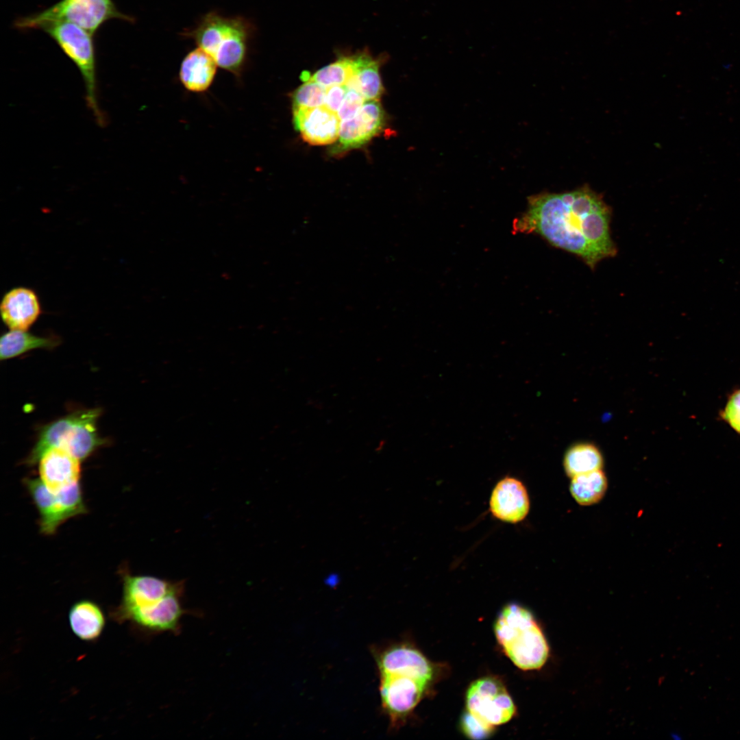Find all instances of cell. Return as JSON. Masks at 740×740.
Segmentation results:
<instances>
[{
    "label": "cell",
    "mask_w": 740,
    "mask_h": 740,
    "mask_svg": "<svg viewBox=\"0 0 740 740\" xmlns=\"http://www.w3.org/2000/svg\"><path fill=\"white\" fill-rule=\"evenodd\" d=\"M528 208L513 222L515 233H534L552 245L574 254L591 269L617 253L611 238V210L588 186L528 198Z\"/></svg>",
    "instance_id": "obj_1"
},
{
    "label": "cell",
    "mask_w": 740,
    "mask_h": 740,
    "mask_svg": "<svg viewBox=\"0 0 740 740\" xmlns=\"http://www.w3.org/2000/svg\"><path fill=\"white\" fill-rule=\"evenodd\" d=\"M184 592L183 581L125 572L121 603L111 616L119 623L129 621L149 634H176L188 613L182 602Z\"/></svg>",
    "instance_id": "obj_2"
},
{
    "label": "cell",
    "mask_w": 740,
    "mask_h": 740,
    "mask_svg": "<svg viewBox=\"0 0 740 740\" xmlns=\"http://www.w3.org/2000/svg\"><path fill=\"white\" fill-rule=\"evenodd\" d=\"M495 634L510 661L519 668H541L549 655L547 640L532 614L517 604L506 605L495 623Z\"/></svg>",
    "instance_id": "obj_3"
},
{
    "label": "cell",
    "mask_w": 740,
    "mask_h": 740,
    "mask_svg": "<svg viewBox=\"0 0 740 740\" xmlns=\"http://www.w3.org/2000/svg\"><path fill=\"white\" fill-rule=\"evenodd\" d=\"M99 415L98 408L77 411L45 426L26 464L38 463L42 454L53 447L66 450L80 461L86 458L104 443L96 428Z\"/></svg>",
    "instance_id": "obj_4"
},
{
    "label": "cell",
    "mask_w": 740,
    "mask_h": 740,
    "mask_svg": "<svg viewBox=\"0 0 740 740\" xmlns=\"http://www.w3.org/2000/svg\"><path fill=\"white\" fill-rule=\"evenodd\" d=\"M248 33L242 19L211 13L193 34L199 47L210 55L218 66L239 76L245 62Z\"/></svg>",
    "instance_id": "obj_5"
},
{
    "label": "cell",
    "mask_w": 740,
    "mask_h": 740,
    "mask_svg": "<svg viewBox=\"0 0 740 740\" xmlns=\"http://www.w3.org/2000/svg\"><path fill=\"white\" fill-rule=\"evenodd\" d=\"M40 29L55 41L77 67L84 82L87 106L97 124L104 126L106 119L99 108L97 94L93 34L73 23L63 21L46 23Z\"/></svg>",
    "instance_id": "obj_6"
},
{
    "label": "cell",
    "mask_w": 740,
    "mask_h": 740,
    "mask_svg": "<svg viewBox=\"0 0 740 740\" xmlns=\"http://www.w3.org/2000/svg\"><path fill=\"white\" fill-rule=\"evenodd\" d=\"M114 18L132 20L117 9L112 0H60L41 12L18 18L14 24L18 29L27 30L63 21L94 34L106 22Z\"/></svg>",
    "instance_id": "obj_7"
},
{
    "label": "cell",
    "mask_w": 740,
    "mask_h": 740,
    "mask_svg": "<svg viewBox=\"0 0 740 740\" xmlns=\"http://www.w3.org/2000/svg\"><path fill=\"white\" fill-rule=\"evenodd\" d=\"M380 708L391 730L404 725L422 699L429 682L408 672L379 673Z\"/></svg>",
    "instance_id": "obj_8"
},
{
    "label": "cell",
    "mask_w": 740,
    "mask_h": 740,
    "mask_svg": "<svg viewBox=\"0 0 740 740\" xmlns=\"http://www.w3.org/2000/svg\"><path fill=\"white\" fill-rule=\"evenodd\" d=\"M467 711L484 722L497 726L508 722L515 706L504 685L492 677L474 681L466 694Z\"/></svg>",
    "instance_id": "obj_9"
},
{
    "label": "cell",
    "mask_w": 740,
    "mask_h": 740,
    "mask_svg": "<svg viewBox=\"0 0 740 740\" xmlns=\"http://www.w3.org/2000/svg\"><path fill=\"white\" fill-rule=\"evenodd\" d=\"M385 113L377 100H366L356 114L341 121L338 143L334 153L361 147L382 132L385 126Z\"/></svg>",
    "instance_id": "obj_10"
},
{
    "label": "cell",
    "mask_w": 740,
    "mask_h": 740,
    "mask_svg": "<svg viewBox=\"0 0 740 740\" xmlns=\"http://www.w3.org/2000/svg\"><path fill=\"white\" fill-rule=\"evenodd\" d=\"M371 653L378 673L404 671L430 682L434 675L432 665L415 647L406 642H392L373 646Z\"/></svg>",
    "instance_id": "obj_11"
},
{
    "label": "cell",
    "mask_w": 740,
    "mask_h": 740,
    "mask_svg": "<svg viewBox=\"0 0 740 740\" xmlns=\"http://www.w3.org/2000/svg\"><path fill=\"white\" fill-rule=\"evenodd\" d=\"M292 110L295 128L306 142L325 145L338 138L341 121L336 112L325 106Z\"/></svg>",
    "instance_id": "obj_12"
},
{
    "label": "cell",
    "mask_w": 740,
    "mask_h": 740,
    "mask_svg": "<svg viewBox=\"0 0 740 740\" xmlns=\"http://www.w3.org/2000/svg\"><path fill=\"white\" fill-rule=\"evenodd\" d=\"M530 497L523 483L506 476L494 486L489 500V510L496 519L506 523L523 521L530 510Z\"/></svg>",
    "instance_id": "obj_13"
},
{
    "label": "cell",
    "mask_w": 740,
    "mask_h": 740,
    "mask_svg": "<svg viewBox=\"0 0 740 740\" xmlns=\"http://www.w3.org/2000/svg\"><path fill=\"white\" fill-rule=\"evenodd\" d=\"M0 311L3 323L10 330L26 331L38 319L42 310L34 290L17 286L4 294Z\"/></svg>",
    "instance_id": "obj_14"
},
{
    "label": "cell",
    "mask_w": 740,
    "mask_h": 740,
    "mask_svg": "<svg viewBox=\"0 0 740 740\" xmlns=\"http://www.w3.org/2000/svg\"><path fill=\"white\" fill-rule=\"evenodd\" d=\"M79 461L64 449H49L38 462L40 480L53 493L79 482Z\"/></svg>",
    "instance_id": "obj_15"
},
{
    "label": "cell",
    "mask_w": 740,
    "mask_h": 740,
    "mask_svg": "<svg viewBox=\"0 0 740 740\" xmlns=\"http://www.w3.org/2000/svg\"><path fill=\"white\" fill-rule=\"evenodd\" d=\"M217 66L214 58L198 47L183 59L179 72L180 82L190 92H205L214 82Z\"/></svg>",
    "instance_id": "obj_16"
},
{
    "label": "cell",
    "mask_w": 740,
    "mask_h": 740,
    "mask_svg": "<svg viewBox=\"0 0 740 740\" xmlns=\"http://www.w3.org/2000/svg\"><path fill=\"white\" fill-rule=\"evenodd\" d=\"M353 75L345 86L360 92L365 100L378 101L384 90L379 73L380 60L374 59L367 50L353 55Z\"/></svg>",
    "instance_id": "obj_17"
},
{
    "label": "cell",
    "mask_w": 740,
    "mask_h": 740,
    "mask_svg": "<svg viewBox=\"0 0 740 740\" xmlns=\"http://www.w3.org/2000/svg\"><path fill=\"white\" fill-rule=\"evenodd\" d=\"M23 482L38 509L40 532L48 535L55 533L66 521L55 493L40 478H26Z\"/></svg>",
    "instance_id": "obj_18"
},
{
    "label": "cell",
    "mask_w": 740,
    "mask_h": 740,
    "mask_svg": "<svg viewBox=\"0 0 740 740\" xmlns=\"http://www.w3.org/2000/svg\"><path fill=\"white\" fill-rule=\"evenodd\" d=\"M68 617L72 632L84 641L97 640L106 625L102 609L97 604L88 600L75 603L70 608Z\"/></svg>",
    "instance_id": "obj_19"
},
{
    "label": "cell",
    "mask_w": 740,
    "mask_h": 740,
    "mask_svg": "<svg viewBox=\"0 0 740 740\" xmlns=\"http://www.w3.org/2000/svg\"><path fill=\"white\" fill-rule=\"evenodd\" d=\"M58 344V339L36 336L25 330H10L3 334L0 341L1 360L17 356L36 348H52Z\"/></svg>",
    "instance_id": "obj_20"
},
{
    "label": "cell",
    "mask_w": 740,
    "mask_h": 740,
    "mask_svg": "<svg viewBox=\"0 0 740 740\" xmlns=\"http://www.w3.org/2000/svg\"><path fill=\"white\" fill-rule=\"evenodd\" d=\"M607 487L606 476L602 469H600L571 478L569 489L577 503L589 506L601 500Z\"/></svg>",
    "instance_id": "obj_21"
},
{
    "label": "cell",
    "mask_w": 740,
    "mask_h": 740,
    "mask_svg": "<svg viewBox=\"0 0 740 740\" xmlns=\"http://www.w3.org/2000/svg\"><path fill=\"white\" fill-rule=\"evenodd\" d=\"M602 465L603 458L600 451L591 443L572 445L566 452L564 458V468L570 478L602 469Z\"/></svg>",
    "instance_id": "obj_22"
},
{
    "label": "cell",
    "mask_w": 740,
    "mask_h": 740,
    "mask_svg": "<svg viewBox=\"0 0 740 740\" xmlns=\"http://www.w3.org/2000/svg\"><path fill=\"white\" fill-rule=\"evenodd\" d=\"M354 73L353 55L341 56L335 62L317 70L312 75L304 72L301 79L313 80L328 88L335 85H345Z\"/></svg>",
    "instance_id": "obj_23"
},
{
    "label": "cell",
    "mask_w": 740,
    "mask_h": 740,
    "mask_svg": "<svg viewBox=\"0 0 740 740\" xmlns=\"http://www.w3.org/2000/svg\"><path fill=\"white\" fill-rule=\"evenodd\" d=\"M304 82L291 94L292 109L325 106L327 88L309 79Z\"/></svg>",
    "instance_id": "obj_24"
},
{
    "label": "cell",
    "mask_w": 740,
    "mask_h": 740,
    "mask_svg": "<svg viewBox=\"0 0 740 740\" xmlns=\"http://www.w3.org/2000/svg\"><path fill=\"white\" fill-rule=\"evenodd\" d=\"M719 417L740 436V388L735 389L728 396L724 408L719 412Z\"/></svg>",
    "instance_id": "obj_25"
},
{
    "label": "cell",
    "mask_w": 740,
    "mask_h": 740,
    "mask_svg": "<svg viewBox=\"0 0 740 740\" xmlns=\"http://www.w3.org/2000/svg\"><path fill=\"white\" fill-rule=\"evenodd\" d=\"M460 726L463 732L473 739L488 737L493 732L494 727L474 716L468 711L461 718Z\"/></svg>",
    "instance_id": "obj_26"
},
{
    "label": "cell",
    "mask_w": 740,
    "mask_h": 740,
    "mask_svg": "<svg viewBox=\"0 0 740 740\" xmlns=\"http://www.w3.org/2000/svg\"><path fill=\"white\" fill-rule=\"evenodd\" d=\"M363 96L354 89L347 88L341 106L336 112L341 121L354 116L365 102Z\"/></svg>",
    "instance_id": "obj_27"
},
{
    "label": "cell",
    "mask_w": 740,
    "mask_h": 740,
    "mask_svg": "<svg viewBox=\"0 0 740 740\" xmlns=\"http://www.w3.org/2000/svg\"><path fill=\"white\" fill-rule=\"evenodd\" d=\"M347 88L345 85H335L326 88L325 106L330 110L337 112L343 100Z\"/></svg>",
    "instance_id": "obj_28"
}]
</instances>
